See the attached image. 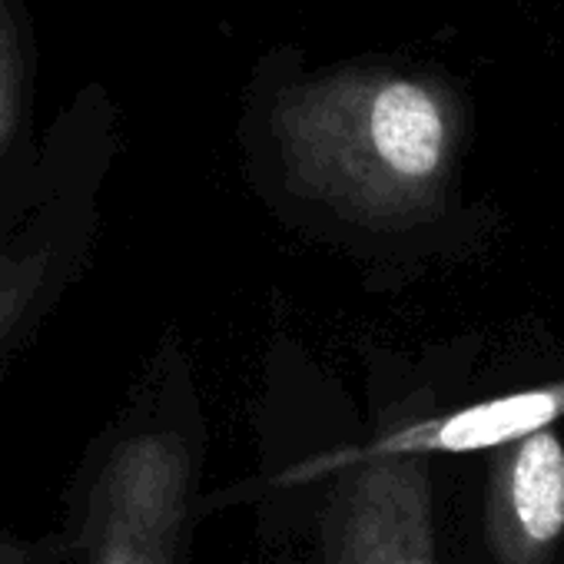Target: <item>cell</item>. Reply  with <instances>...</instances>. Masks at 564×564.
<instances>
[{
    "label": "cell",
    "instance_id": "2",
    "mask_svg": "<svg viewBox=\"0 0 564 564\" xmlns=\"http://www.w3.org/2000/svg\"><path fill=\"white\" fill-rule=\"evenodd\" d=\"M564 541V442L557 429L491 448L485 544L491 564H554Z\"/></svg>",
    "mask_w": 564,
    "mask_h": 564
},
{
    "label": "cell",
    "instance_id": "6",
    "mask_svg": "<svg viewBox=\"0 0 564 564\" xmlns=\"http://www.w3.org/2000/svg\"><path fill=\"white\" fill-rule=\"evenodd\" d=\"M18 110V51L11 28L0 14V147H4Z\"/></svg>",
    "mask_w": 564,
    "mask_h": 564
},
{
    "label": "cell",
    "instance_id": "1",
    "mask_svg": "<svg viewBox=\"0 0 564 564\" xmlns=\"http://www.w3.org/2000/svg\"><path fill=\"white\" fill-rule=\"evenodd\" d=\"M458 137L452 90L395 70H336L290 87L275 104L290 183L376 229L415 226L442 209Z\"/></svg>",
    "mask_w": 564,
    "mask_h": 564
},
{
    "label": "cell",
    "instance_id": "4",
    "mask_svg": "<svg viewBox=\"0 0 564 564\" xmlns=\"http://www.w3.org/2000/svg\"><path fill=\"white\" fill-rule=\"evenodd\" d=\"M376 478L382 521V564H435L429 528V481L422 455H379Z\"/></svg>",
    "mask_w": 564,
    "mask_h": 564
},
{
    "label": "cell",
    "instance_id": "3",
    "mask_svg": "<svg viewBox=\"0 0 564 564\" xmlns=\"http://www.w3.org/2000/svg\"><path fill=\"white\" fill-rule=\"evenodd\" d=\"M564 419V379L505 392L438 419H422L382 438L372 455H465L551 429Z\"/></svg>",
    "mask_w": 564,
    "mask_h": 564
},
{
    "label": "cell",
    "instance_id": "5",
    "mask_svg": "<svg viewBox=\"0 0 564 564\" xmlns=\"http://www.w3.org/2000/svg\"><path fill=\"white\" fill-rule=\"evenodd\" d=\"M51 275V249L0 239V336H4L44 293Z\"/></svg>",
    "mask_w": 564,
    "mask_h": 564
}]
</instances>
